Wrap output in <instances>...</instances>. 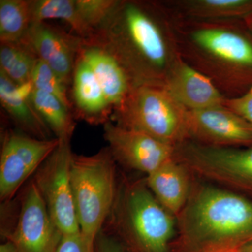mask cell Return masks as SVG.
<instances>
[{
	"instance_id": "25",
	"label": "cell",
	"mask_w": 252,
	"mask_h": 252,
	"mask_svg": "<svg viewBox=\"0 0 252 252\" xmlns=\"http://www.w3.org/2000/svg\"><path fill=\"white\" fill-rule=\"evenodd\" d=\"M31 84L33 89L56 96L69 110L72 109V104L68 97L67 84L51 67L39 59L33 71Z\"/></svg>"
},
{
	"instance_id": "1",
	"label": "cell",
	"mask_w": 252,
	"mask_h": 252,
	"mask_svg": "<svg viewBox=\"0 0 252 252\" xmlns=\"http://www.w3.org/2000/svg\"><path fill=\"white\" fill-rule=\"evenodd\" d=\"M84 40L114 56L134 87H164L182 59L173 15L165 2L121 1L107 22Z\"/></svg>"
},
{
	"instance_id": "27",
	"label": "cell",
	"mask_w": 252,
	"mask_h": 252,
	"mask_svg": "<svg viewBox=\"0 0 252 252\" xmlns=\"http://www.w3.org/2000/svg\"><path fill=\"white\" fill-rule=\"evenodd\" d=\"M224 105L252 125V88L240 97L225 99Z\"/></svg>"
},
{
	"instance_id": "2",
	"label": "cell",
	"mask_w": 252,
	"mask_h": 252,
	"mask_svg": "<svg viewBox=\"0 0 252 252\" xmlns=\"http://www.w3.org/2000/svg\"><path fill=\"white\" fill-rule=\"evenodd\" d=\"M173 15L179 49L226 99L252 88V34L243 19L200 21Z\"/></svg>"
},
{
	"instance_id": "29",
	"label": "cell",
	"mask_w": 252,
	"mask_h": 252,
	"mask_svg": "<svg viewBox=\"0 0 252 252\" xmlns=\"http://www.w3.org/2000/svg\"><path fill=\"white\" fill-rule=\"evenodd\" d=\"M0 252H16V250L11 242L6 240L4 243L1 244Z\"/></svg>"
},
{
	"instance_id": "9",
	"label": "cell",
	"mask_w": 252,
	"mask_h": 252,
	"mask_svg": "<svg viewBox=\"0 0 252 252\" xmlns=\"http://www.w3.org/2000/svg\"><path fill=\"white\" fill-rule=\"evenodd\" d=\"M60 143L58 138L41 140L24 132H5L0 158V199L9 201L39 168Z\"/></svg>"
},
{
	"instance_id": "5",
	"label": "cell",
	"mask_w": 252,
	"mask_h": 252,
	"mask_svg": "<svg viewBox=\"0 0 252 252\" xmlns=\"http://www.w3.org/2000/svg\"><path fill=\"white\" fill-rule=\"evenodd\" d=\"M70 179L81 233L95 243L112 211L119 182L108 147L91 156L73 154Z\"/></svg>"
},
{
	"instance_id": "8",
	"label": "cell",
	"mask_w": 252,
	"mask_h": 252,
	"mask_svg": "<svg viewBox=\"0 0 252 252\" xmlns=\"http://www.w3.org/2000/svg\"><path fill=\"white\" fill-rule=\"evenodd\" d=\"M72 154L70 140H60L58 147L36 170L32 180L50 216L63 235L81 232L71 185Z\"/></svg>"
},
{
	"instance_id": "19",
	"label": "cell",
	"mask_w": 252,
	"mask_h": 252,
	"mask_svg": "<svg viewBox=\"0 0 252 252\" xmlns=\"http://www.w3.org/2000/svg\"><path fill=\"white\" fill-rule=\"evenodd\" d=\"M165 4L176 16L200 21L243 19L252 13V0H179Z\"/></svg>"
},
{
	"instance_id": "17",
	"label": "cell",
	"mask_w": 252,
	"mask_h": 252,
	"mask_svg": "<svg viewBox=\"0 0 252 252\" xmlns=\"http://www.w3.org/2000/svg\"><path fill=\"white\" fill-rule=\"evenodd\" d=\"M190 172L175 158L147 175L149 189L167 212L177 217L185 208L191 192Z\"/></svg>"
},
{
	"instance_id": "14",
	"label": "cell",
	"mask_w": 252,
	"mask_h": 252,
	"mask_svg": "<svg viewBox=\"0 0 252 252\" xmlns=\"http://www.w3.org/2000/svg\"><path fill=\"white\" fill-rule=\"evenodd\" d=\"M163 88L189 111L224 105L226 99L208 77L183 59L173 69Z\"/></svg>"
},
{
	"instance_id": "20",
	"label": "cell",
	"mask_w": 252,
	"mask_h": 252,
	"mask_svg": "<svg viewBox=\"0 0 252 252\" xmlns=\"http://www.w3.org/2000/svg\"><path fill=\"white\" fill-rule=\"evenodd\" d=\"M29 97L36 112L56 138L70 140L75 129L71 110L56 96L33 88Z\"/></svg>"
},
{
	"instance_id": "23",
	"label": "cell",
	"mask_w": 252,
	"mask_h": 252,
	"mask_svg": "<svg viewBox=\"0 0 252 252\" xmlns=\"http://www.w3.org/2000/svg\"><path fill=\"white\" fill-rule=\"evenodd\" d=\"M31 15L32 23L44 22L49 19L62 20L81 39L89 38V32L78 14L75 0L31 1Z\"/></svg>"
},
{
	"instance_id": "24",
	"label": "cell",
	"mask_w": 252,
	"mask_h": 252,
	"mask_svg": "<svg viewBox=\"0 0 252 252\" xmlns=\"http://www.w3.org/2000/svg\"><path fill=\"white\" fill-rule=\"evenodd\" d=\"M120 1L119 0H75L78 14L89 33L88 39L107 22Z\"/></svg>"
},
{
	"instance_id": "26",
	"label": "cell",
	"mask_w": 252,
	"mask_h": 252,
	"mask_svg": "<svg viewBox=\"0 0 252 252\" xmlns=\"http://www.w3.org/2000/svg\"><path fill=\"white\" fill-rule=\"evenodd\" d=\"M94 243L81 232L63 235L56 252H95Z\"/></svg>"
},
{
	"instance_id": "4",
	"label": "cell",
	"mask_w": 252,
	"mask_h": 252,
	"mask_svg": "<svg viewBox=\"0 0 252 252\" xmlns=\"http://www.w3.org/2000/svg\"><path fill=\"white\" fill-rule=\"evenodd\" d=\"M175 218L158 201L145 180H124L118 182L105 223L127 251L171 252Z\"/></svg>"
},
{
	"instance_id": "3",
	"label": "cell",
	"mask_w": 252,
	"mask_h": 252,
	"mask_svg": "<svg viewBox=\"0 0 252 252\" xmlns=\"http://www.w3.org/2000/svg\"><path fill=\"white\" fill-rule=\"evenodd\" d=\"M176 218L175 252H235L252 242V201L222 187L193 185Z\"/></svg>"
},
{
	"instance_id": "7",
	"label": "cell",
	"mask_w": 252,
	"mask_h": 252,
	"mask_svg": "<svg viewBox=\"0 0 252 252\" xmlns=\"http://www.w3.org/2000/svg\"><path fill=\"white\" fill-rule=\"evenodd\" d=\"M175 159L190 174L252 195V146L215 147L185 140L176 146Z\"/></svg>"
},
{
	"instance_id": "22",
	"label": "cell",
	"mask_w": 252,
	"mask_h": 252,
	"mask_svg": "<svg viewBox=\"0 0 252 252\" xmlns=\"http://www.w3.org/2000/svg\"><path fill=\"white\" fill-rule=\"evenodd\" d=\"M31 24V1H0L1 43H15L23 41Z\"/></svg>"
},
{
	"instance_id": "6",
	"label": "cell",
	"mask_w": 252,
	"mask_h": 252,
	"mask_svg": "<svg viewBox=\"0 0 252 252\" xmlns=\"http://www.w3.org/2000/svg\"><path fill=\"white\" fill-rule=\"evenodd\" d=\"M187 112L165 88L138 86L114 109L110 121L176 147L187 140Z\"/></svg>"
},
{
	"instance_id": "13",
	"label": "cell",
	"mask_w": 252,
	"mask_h": 252,
	"mask_svg": "<svg viewBox=\"0 0 252 252\" xmlns=\"http://www.w3.org/2000/svg\"><path fill=\"white\" fill-rule=\"evenodd\" d=\"M67 85L72 79L82 39L44 22L32 23L23 40Z\"/></svg>"
},
{
	"instance_id": "32",
	"label": "cell",
	"mask_w": 252,
	"mask_h": 252,
	"mask_svg": "<svg viewBox=\"0 0 252 252\" xmlns=\"http://www.w3.org/2000/svg\"><path fill=\"white\" fill-rule=\"evenodd\" d=\"M240 252V251H238V252Z\"/></svg>"
},
{
	"instance_id": "30",
	"label": "cell",
	"mask_w": 252,
	"mask_h": 252,
	"mask_svg": "<svg viewBox=\"0 0 252 252\" xmlns=\"http://www.w3.org/2000/svg\"><path fill=\"white\" fill-rule=\"evenodd\" d=\"M243 21L245 25H246L247 27H248L249 31L251 32L252 34V13L245 16V17L243 18Z\"/></svg>"
},
{
	"instance_id": "18",
	"label": "cell",
	"mask_w": 252,
	"mask_h": 252,
	"mask_svg": "<svg viewBox=\"0 0 252 252\" xmlns=\"http://www.w3.org/2000/svg\"><path fill=\"white\" fill-rule=\"evenodd\" d=\"M31 84L18 86L0 72V101L1 106L25 134L49 140L51 131L36 112L30 99Z\"/></svg>"
},
{
	"instance_id": "10",
	"label": "cell",
	"mask_w": 252,
	"mask_h": 252,
	"mask_svg": "<svg viewBox=\"0 0 252 252\" xmlns=\"http://www.w3.org/2000/svg\"><path fill=\"white\" fill-rule=\"evenodd\" d=\"M4 235L16 252H56L63 235L33 181L23 195L14 229Z\"/></svg>"
},
{
	"instance_id": "15",
	"label": "cell",
	"mask_w": 252,
	"mask_h": 252,
	"mask_svg": "<svg viewBox=\"0 0 252 252\" xmlns=\"http://www.w3.org/2000/svg\"><path fill=\"white\" fill-rule=\"evenodd\" d=\"M77 56L92 69L107 102L114 110L134 88L125 69L107 51L83 39Z\"/></svg>"
},
{
	"instance_id": "21",
	"label": "cell",
	"mask_w": 252,
	"mask_h": 252,
	"mask_svg": "<svg viewBox=\"0 0 252 252\" xmlns=\"http://www.w3.org/2000/svg\"><path fill=\"white\" fill-rule=\"evenodd\" d=\"M37 61L34 51L23 41L1 43L0 72L18 86L31 84Z\"/></svg>"
},
{
	"instance_id": "16",
	"label": "cell",
	"mask_w": 252,
	"mask_h": 252,
	"mask_svg": "<svg viewBox=\"0 0 252 252\" xmlns=\"http://www.w3.org/2000/svg\"><path fill=\"white\" fill-rule=\"evenodd\" d=\"M73 99L79 119L93 124H105L113 112L92 69L78 57L73 73Z\"/></svg>"
},
{
	"instance_id": "12",
	"label": "cell",
	"mask_w": 252,
	"mask_h": 252,
	"mask_svg": "<svg viewBox=\"0 0 252 252\" xmlns=\"http://www.w3.org/2000/svg\"><path fill=\"white\" fill-rule=\"evenodd\" d=\"M104 137L116 162L132 170L152 173L175 158V147L138 131L124 128L109 121Z\"/></svg>"
},
{
	"instance_id": "28",
	"label": "cell",
	"mask_w": 252,
	"mask_h": 252,
	"mask_svg": "<svg viewBox=\"0 0 252 252\" xmlns=\"http://www.w3.org/2000/svg\"><path fill=\"white\" fill-rule=\"evenodd\" d=\"M94 250L95 252H127L117 238L103 230H101L96 238Z\"/></svg>"
},
{
	"instance_id": "31",
	"label": "cell",
	"mask_w": 252,
	"mask_h": 252,
	"mask_svg": "<svg viewBox=\"0 0 252 252\" xmlns=\"http://www.w3.org/2000/svg\"><path fill=\"white\" fill-rule=\"evenodd\" d=\"M240 251L241 252H252V242L243 246Z\"/></svg>"
},
{
	"instance_id": "11",
	"label": "cell",
	"mask_w": 252,
	"mask_h": 252,
	"mask_svg": "<svg viewBox=\"0 0 252 252\" xmlns=\"http://www.w3.org/2000/svg\"><path fill=\"white\" fill-rule=\"evenodd\" d=\"M187 137L209 147H250L252 125L225 105L188 110Z\"/></svg>"
}]
</instances>
